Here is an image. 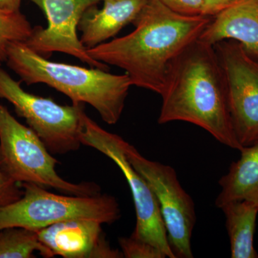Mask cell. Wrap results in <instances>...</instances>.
I'll list each match as a JSON object with an SVG mask.
<instances>
[{"label": "cell", "mask_w": 258, "mask_h": 258, "mask_svg": "<svg viewBox=\"0 0 258 258\" xmlns=\"http://www.w3.org/2000/svg\"><path fill=\"white\" fill-rule=\"evenodd\" d=\"M212 18L176 13L149 0L134 22V31L88 49L93 59L124 70L132 86L161 96L173 64L198 40Z\"/></svg>", "instance_id": "obj_1"}, {"label": "cell", "mask_w": 258, "mask_h": 258, "mask_svg": "<svg viewBox=\"0 0 258 258\" xmlns=\"http://www.w3.org/2000/svg\"><path fill=\"white\" fill-rule=\"evenodd\" d=\"M158 122L198 125L226 147L240 152L231 121L225 77L214 45L197 40L176 59L161 94Z\"/></svg>", "instance_id": "obj_2"}, {"label": "cell", "mask_w": 258, "mask_h": 258, "mask_svg": "<svg viewBox=\"0 0 258 258\" xmlns=\"http://www.w3.org/2000/svg\"><path fill=\"white\" fill-rule=\"evenodd\" d=\"M5 62L28 86L43 83L69 97L74 104L87 103L109 125L119 120L132 86L127 74L53 62L24 42L10 44Z\"/></svg>", "instance_id": "obj_3"}, {"label": "cell", "mask_w": 258, "mask_h": 258, "mask_svg": "<svg viewBox=\"0 0 258 258\" xmlns=\"http://www.w3.org/2000/svg\"><path fill=\"white\" fill-rule=\"evenodd\" d=\"M58 161L37 134L20 123L0 102V169L14 182L31 183L76 196L99 195L94 182H70L55 169Z\"/></svg>", "instance_id": "obj_4"}, {"label": "cell", "mask_w": 258, "mask_h": 258, "mask_svg": "<svg viewBox=\"0 0 258 258\" xmlns=\"http://www.w3.org/2000/svg\"><path fill=\"white\" fill-rule=\"evenodd\" d=\"M20 186L23 189L22 198L0 207V230L8 227H24L37 231L74 220L112 224L120 217L119 205L111 195H56L31 183H22Z\"/></svg>", "instance_id": "obj_5"}, {"label": "cell", "mask_w": 258, "mask_h": 258, "mask_svg": "<svg viewBox=\"0 0 258 258\" xmlns=\"http://www.w3.org/2000/svg\"><path fill=\"white\" fill-rule=\"evenodd\" d=\"M0 99L7 100L14 106L17 114L25 118L50 153L67 154L82 145L83 104L63 106L52 98L27 92L1 68Z\"/></svg>", "instance_id": "obj_6"}, {"label": "cell", "mask_w": 258, "mask_h": 258, "mask_svg": "<svg viewBox=\"0 0 258 258\" xmlns=\"http://www.w3.org/2000/svg\"><path fill=\"white\" fill-rule=\"evenodd\" d=\"M81 142L82 145L92 147L111 159L125 176L137 215L132 237L155 246L166 254V257L176 258L168 240L157 199L143 176L134 169L125 157L127 142L119 136L101 128L86 113L83 115Z\"/></svg>", "instance_id": "obj_7"}, {"label": "cell", "mask_w": 258, "mask_h": 258, "mask_svg": "<svg viewBox=\"0 0 258 258\" xmlns=\"http://www.w3.org/2000/svg\"><path fill=\"white\" fill-rule=\"evenodd\" d=\"M125 154L157 199L174 255L192 258L191 240L196 224L195 203L180 184L174 168L147 159L128 142L125 144Z\"/></svg>", "instance_id": "obj_8"}, {"label": "cell", "mask_w": 258, "mask_h": 258, "mask_svg": "<svg viewBox=\"0 0 258 258\" xmlns=\"http://www.w3.org/2000/svg\"><path fill=\"white\" fill-rule=\"evenodd\" d=\"M221 66L232 127L242 147L258 142V60L239 42L214 45Z\"/></svg>", "instance_id": "obj_9"}, {"label": "cell", "mask_w": 258, "mask_h": 258, "mask_svg": "<svg viewBox=\"0 0 258 258\" xmlns=\"http://www.w3.org/2000/svg\"><path fill=\"white\" fill-rule=\"evenodd\" d=\"M43 12L47 27L33 28L25 43L32 50L49 58L54 52H62L79 59L91 68L108 71V64L93 59L78 36L83 15L102 0H30Z\"/></svg>", "instance_id": "obj_10"}, {"label": "cell", "mask_w": 258, "mask_h": 258, "mask_svg": "<svg viewBox=\"0 0 258 258\" xmlns=\"http://www.w3.org/2000/svg\"><path fill=\"white\" fill-rule=\"evenodd\" d=\"M101 222L74 220L37 230L39 240L54 255L64 258H122L121 251L112 248Z\"/></svg>", "instance_id": "obj_11"}, {"label": "cell", "mask_w": 258, "mask_h": 258, "mask_svg": "<svg viewBox=\"0 0 258 258\" xmlns=\"http://www.w3.org/2000/svg\"><path fill=\"white\" fill-rule=\"evenodd\" d=\"M199 40L211 45L234 40L258 60V0L234 1L212 18Z\"/></svg>", "instance_id": "obj_12"}, {"label": "cell", "mask_w": 258, "mask_h": 258, "mask_svg": "<svg viewBox=\"0 0 258 258\" xmlns=\"http://www.w3.org/2000/svg\"><path fill=\"white\" fill-rule=\"evenodd\" d=\"M84 13L79 25L81 41L87 49L108 41L130 23H134L149 0H102Z\"/></svg>", "instance_id": "obj_13"}, {"label": "cell", "mask_w": 258, "mask_h": 258, "mask_svg": "<svg viewBox=\"0 0 258 258\" xmlns=\"http://www.w3.org/2000/svg\"><path fill=\"white\" fill-rule=\"evenodd\" d=\"M240 152V157L219 181L221 190L215 200L217 208L242 200L258 205V142L243 147Z\"/></svg>", "instance_id": "obj_14"}, {"label": "cell", "mask_w": 258, "mask_h": 258, "mask_svg": "<svg viewBox=\"0 0 258 258\" xmlns=\"http://www.w3.org/2000/svg\"><path fill=\"white\" fill-rule=\"evenodd\" d=\"M225 215L232 258H258L254 247L258 205L251 202L235 201L220 208Z\"/></svg>", "instance_id": "obj_15"}, {"label": "cell", "mask_w": 258, "mask_h": 258, "mask_svg": "<svg viewBox=\"0 0 258 258\" xmlns=\"http://www.w3.org/2000/svg\"><path fill=\"white\" fill-rule=\"evenodd\" d=\"M35 252L45 258L55 256L39 240L36 230L24 227H8L0 230V258L35 257Z\"/></svg>", "instance_id": "obj_16"}, {"label": "cell", "mask_w": 258, "mask_h": 258, "mask_svg": "<svg viewBox=\"0 0 258 258\" xmlns=\"http://www.w3.org/2000/svg\"><path fill=\"white\" fill-rule=\"evenodd\" d=\"M32 30L31 24L20 11L0 9V60L6 61L10 43L26 42L31 35Z\"/></svg>", "instance_id": "obj_17"}, {"label": "cell", "mask_w": 258, "mask_h": 258, "mask_svg": "<svg viewBox=\"0 0 258 258\" xmlns=\"http://www.w3.org/2000/svg\"><path fill=\"white\" fill-rule=\"evenodd\" d=\"M120 251L125 258H166V254L155 246L135 238L120 237Z\"/></svg>", "instance_id": "obj_18"}, {"label": "cell", "mask_w": 258, "mask_h": 258, "mask_svg": "<svg viewBox=\"0 0 258 258\" xmlns=\"http://www.w3.org/2000/svg\"><path fill=\"white\" fill-rule=\"evenodd\" d=\"M20 184L9 179L0 169V207L15 203L22 198L23 190Z\"/></svg>", "instance_id": "obj_19"}, {"label": "cell", "mask_w": 258, "mask_h": 258, "mask_svg": "<svg viewBox=\"0 0 258 258\" xmlns=\"http://www.w3.org/2000/svg\"><path fill=\"white\" fill-rule=\"evenodd\" d=\"M169 9L186 16L203 15V0H159Z\"/></svg>", "instance_id": "obj_20"}, {"label": "cell", "mask_w": 258, "mask_h": 258, "mask_svg": "<svg viewBox=\"0 0 258 258\" xmlns=\"http://www.w3.org/2000/svg\"><path fill=\"white\" fill-rule=\"evenodd\" d=\"M235 0H203V15L213 18Z\"/></svg>", "instance_id": "obj_21"}, {"label": "cell", "mask_w": 258, "mask_h": 258, "mask_svg": "<svg viewBox=\"0 0 258 258\" xmlns=\"http://www.w3.org/2000/svg\"><path fill=\"white\" fill-rule=\"evenodd\" d=\"M22 0H0V9L7 11H20Z\"/></svg>", "instance_id": "obj_22"}, {"label": "cell", "mask_w": 258, "mask_h": 258, "mask_svg": "<svg viewBox=\"0 0 258 258\" xmlns=\"http://www.w3.org/2000/svg\"><path fill=\"white\" fill-rule=\"evenodd\" d=\"M2 62H2L1 60H0V66H1Z\"/></svg>", "instance_id": "obj_23"}]
</instances>
